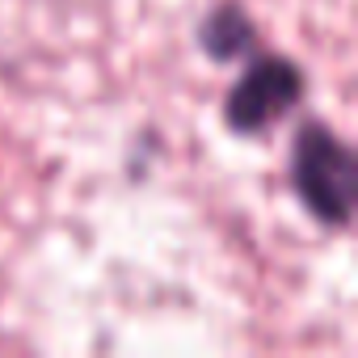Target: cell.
I'll use <instances>...</instances> for the list:
<instances>
[{
  "label": "cell",
  "mask_w": 358,
  "mask_h": 358,
  "mask_svg": "<svg viewBox=\"0 0 358 358\" xmlns=\"http://www.w3.org/2000/svg\"><path fill=\"white\" fill-rule=\"evenodd\" d=\"M287 182H291L295 203L324 232H345L354 224V207H358L354 148L324 118H303L295 127L291 156H287Z\"/></svg>",
  "instance_id": "1"
},
{
  "label": "cell",
  "mask_w": 358,
  "mask_h": 358,
  "mask_svg": "<svg viewBox=\"0 0 358 358\" xmlns=\"http://www.w3.org/2000/svg\"><path fill=\"white\" fill-rule=\"evenodd\" d=\"M303 93H308V76L291 55L257 51L241 64V76L232 80L220 106L224 131L236 139H262L299 110Z\"/></svg>",
  "instance_id": "2"
},
{
  "label": "cell",
  "mask_w": 358,
  "mask_h": 358,
  "mask_svg": "<svg viewBox=\"0 0 358 358\" xmlns=\"http://www.w3.org/2000/svg\"><path fill=\"white\" fill-rule=\"evenodd\" d=\"M194 43L207 55V64L224 68V64H245L249 55H257L262 30H257V17L245 9V0H215L199 17Z\"/></svg>",
  "instance_id": "3"
}]
</instances>
